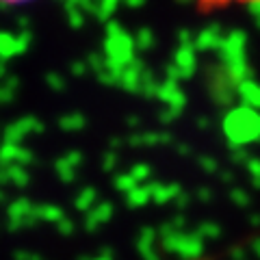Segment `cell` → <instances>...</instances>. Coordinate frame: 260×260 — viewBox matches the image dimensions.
<instances>
[{
    "mask_svg": "<svg viewBox=\"0 0 260 260\" xmlns=\"http://www.w3.org/2000/svg\"><path fill=\"white\" fill-rule=\"evenodd\" d=\"M3 5H22V3H30V0H0Z\"/></svg>",
    "mask_w": 260,
    "mask_h": 260,
    "instance_id": "obj_3",
    "label": "cell"
},
{
    "mask_svg": "<svg viewBox=\"0 0 260 260\" xmlns=\"http://www.w3.org/2000/svg\"><path fill=\"white\" fill-rule=\"evenodd\" d=\"M232 3H247V5H260V0H198L200 9L204 11H213V9H219V7H228Z\"/></svg>",
    "mask_w": 260,
    "mask_h": 260,
    "instance_id": "obj_2",
    "label": "cell"
},
{
    "mask_svg": "<svg viewBox=\"0 0 260 260\" xmlns=\"http://www.w3.org/2000/svg\"><path fill=\"white\" fill-rule=\"evenodd\" d=\"M225 128L232 141H249L251 137L260 133V121L251 111L247 113V109H241L230 115V119L225 121Z\"/></svg>",
    "mask_w": 260,
    "mask_h": 260,
    "instance_id": "obj_1",
    "label": "cell"
}]
</instances>
